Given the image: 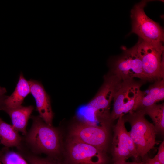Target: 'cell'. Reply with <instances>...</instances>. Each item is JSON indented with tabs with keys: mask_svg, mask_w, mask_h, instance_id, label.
Wrapping results in <instances>:
<instances>
[{
	"mask_svg": "<svg viewBox=\"0 0 164 164\" xmlns=\"http://www.w3.org/2000/svg\"><path fill=\"white\" fill-rule=\"evenodd\" d=\"M32 126L26 141L38 153L56 155L60 151V139L58 130L46 124L39 116H32Z\"/></svg>",
	"mask_w": 164,
	"mask_h": 164,
	"instance_id": "7a4b0ae2",
	"label": "cell"
},
{
	"mask_svg": "<svg viewBox=\"0 0 164 164\" xmlns=\"http://www.w3.org/2000/svg\"><path fill=\"white\" fill-rule=\"evenodd\" d=\"M6 92L7 91L5 88L0 86V110H1L4 101L7 97L5 95Z\"/></svg>",
	"mask_w": 164,
	"mask_h": 164,
	"instance_id": "ffe728a7",
	"label": "cell"
},
{
	"mask_svg": "<svg viewBox=\"0 0 164 164\" xmlns=\"http://www.w3.org/2000/svg\"><path fill=\"white\" fill-rule=\"evenodd\" d=\"M125 122L123 116L119 117L114 128L112 148L114 164L131 157L137 159L139 157Z\"/></svg>",
	"mask_w": 164,
	"mask_h": 164,
	"instance_id": "ba28073f",
	"label": "cell"
},
{
	"mask_svg": "<svg viewBox=\"0 0 164 164\" xmlns=\"http://www.w3.org/2000/svg\"><path fill=\"white\" fill-rule=\"evenodd\" d=\"M122 48V54L113 62L110 72L122 80L136 78L148 81L142 68L136 45L129 49L124 46Z\"/></svg>",
	"mask_w": 164,
	"mask_h": 164,
	"instance_id": "52a82bcc",
	"label": "cell"
},
{
	"mask_svg": "<svg viewBox=\"0 0 164 164\" xmlns=\"http://www.w3.org/2000/svg\"><path fill=\"white\" fill-rule=\"evenodd\" d=\"M143 109H138L123 116L125 121L129 122L130 135L135 145L138 156H144L156 142L157 131L154 125L145 118Z\"/></svg>",
	"mask_w": 164,
	"mask_h": 164,
	"instance_id": "6da1fadb",
	"label": "cell"
},
{
	"mask_svg": "<svg viewBox=\"0 0 164 164\" xmlns=\"http://www.w3.org/2000/svg\"><path fill=\"white\" fill-rule=\"evenodd\" d=\"M29 82L39 116L46 124L52 126L53 115L49 96L40 82L32 79Z\"/></svg>",
	"mask_w": 164,
	"mask_h": 164,
	"instance_id": "8fae6325",
	"label": "cell"
},
{
	"mask_svg": "<svg viewBox=\"0 0 164 164\" xmlns=\"http://www.w3.org/2000/svg\"><path fill=\"white\" fill-rule=\"evenodd\" d=\"M115 164H146L145 162H128L126 161H121Z\"/></svg>",
	"mask_w": 164,
	"mask_h": 164,
	"instance_id": "7402d4cb",
	"label": "cell"
},
{
	"mask_svg": "<svg viewBox=\"0 0 164 164\" xmlns=\"http://www.w3.org/2000/svg\"><path fill=\"white\" fill-rule=\"evenodd\" d=\"M136 46L148 81L164 79V48L162 43L147 42L139 39Z\"/></svg>",
	"mask_w": 164,
	"mask_h": 164,
	"instance_id": "277c9868",
	"label": "cell"
},
{
	"mask_svg": "<svg viewBox=\"0 0 164 164\" xmlns=\"http://www.w3.org/2000/svg\"><path fill=\"white\" fill-rule=\"evenodd\" d=\"M155 157L161 164H164V141L160 145L158 152Z\"/></svg>",
	"mask_w": 164,
	"mask_h": 164,
	"instance_id": "d6986e66",
	"label": "cell"
},
{
	"mask_svg": "<svg viewBox=\"0 0 164 164\" xmlns=\"http://www.w3.org/2000/svg\"><path fill=\"white\" fill-rule=\"evenodd\" d=\"M27 159L30 164H57L50 159L34 155L27 156Z\"/></svg>",
	"mask_w": 164,
	"mask_h": 164,
	"instance_id": "ac0fdd59",
	"label": "cell"
},
{
	"mask_svg": "<svg viewBox=\"0 0 164 164\" xmlns=\"http://www.w3.org/2000/svg\"><path fill=\"white\" fill-rule=\"evenodd\" d=\"M108 136L107 128L93 125L83 122L75 125L70 132V138L103 151L107 145Z\"/></svg>",
	"mask_w": 164,
	"mask_h": 164,
	"instance_id": "30bf717a",
	"label": "cell"
},
{
	"mask_svg": "<svg viewBox=\"0 0 164 164\" xmlns=\"http://www.w3.org/2000/svg\"><path fill=\"white\" fill-rule=\"evenodd\" d=\"M145 114L148 115L153 121L157 131L163 133L164 131V104H154L144 108Z\"/></svg>",
	"mask_w": 164,
	"mask_h": 164,
	"instance_id": "2e32d148",
	"label": "cell"
},
{
	"mask_svg": "<svg viewBox=\"0 0 164 164\" xmlns=\"http://www.w3.org/2000/svg\"><path fill=\"white\" fill-rule=\"evenodd\" d=\"M1 161H0V164H1Z\"/></svg>",
	"mask_w": 164,
	"mask_h": 164,
	"instance_id": "603a6c76",
	"label": "cell"
},
{
	"mask_svg": "<svg viewBox=\"0 0 164 164\" xmlns=\"http://www.w3.org/2000/svg\"><path fill=\"white\" fill-rule=\"evenodd\" d=\"M114 93L105 88H101L94 97L79 111L82 122L90 125L105 127L112 121L110 107Z\"/></svg>",
	"mask_w": 164,
	"mask_h": 164,
	"instance_id": "3957f363",
	"label": "cell"
},
{
	"mask_svg": "<svg viewBox=\"0 0 164 164\" xmlns=\"http://www.w3.org/2000/svg\"><path fill=\"white\" fill-rule=\"evenodd\" d=\"M146 164H161L155 156L152 158H149L145 162Z\"/></svg>",
	"mask_w": 164,
	"mask_h": 164,
	"instance_id": "44dd1931",
	"label": "cell"
},
{
	"mask_svg": "<svg viewBox=\"0 0 164 164\" xmlns=\"http://www.w3.org/2000/svg\"><path fill=\"white\" fill-rule=\"evenodd\" d=\"M22 138L12 125L5 122L0 118V142L7 147H19Z\"/></svg>",
	"mask_w": 164,
	"mask_h": 164,
	"instance_id": "9a60e30c",
	"label": "cell"
},
{
	"mask_svg": "<svg viewBox=\"0 0 164 164\" xmlns=\"http://www.w3.org/2000/svg\"><path fill=\"white\" fill-rule=\"evenodd\" d=\"M148 2V1H142L135 4L131 10V33L136 34L139 39L144 41L162 43L164 40L163 30L145 12L144 8Z\"/></svg>",
	"mask_w": 164,
	"mask_h": 164,
	"instance_id": "8992f818",
	"label": "cell"
},
{
	"mask_svg": "<svg viewBox=\"0 0 164 164\" xmlns=\"http://www.w3.org/2000/svg\"><path fill=\"white\" fill-rule=\"evenodd\" d=\"M34 107L33 106H21L14 108H9L2 107L1 110L6 112L9 116L13 127L23 135L26 134V127L29 118Z\"/></svg>",
	"mask_w": 164,
	"mask_h": 164,
	"instance_id": "4fadbf2b",
	"label": "cell"
},
{
	"mask_svg": "<svg viewBox=\"0 0 164 164\" xmlns=\"http://www.w3.org/2000/svg\"><path fill=\"white\" fill-rule=\"evenodd\" d=\"M146 81L133 79L122 80L114 95L111 113L112 121L137 110L141 87Z\"/></svg>",
	"mask_w": 164,
	"mask_h": 164,
	"instance_id": "5b68a950",
	"label": "cell"
},
{
	"mask_svg": "<svg viewBox=\"0 0 164 164\" xmlns=\"http://www.w3.org/2000/svg\"><path fill=\"white\" fill-rule=\"evenodd\" d=\"M30 93V88L29 81L21 73L15 90L5 99L3 107L14 108L22 106L24 99Z\"/></svg>",
	"mask_w": 164,
	"mask_h": 164,
	"instance_id": "5bb4252c",
	"label": "cell"
},
{
	"mask_svg": "<svg viewBox=\"0 0 164 164\" xmlns=\"http://www.w3.org/2000/svg\"><path fill=\"white\" fill-rule=\"evenodd\" d=\"M70 164H105L103 151L95 147L70 138L67 146Z\"/></svg>",
	"mask_w": 164,
	"mask_h": 164,
	"instance_id": "9c48e42d",
	"label": "cell"
},
{
	"mask_svg": "<svg viewBox=\"0 0 164 164\" xmlns=\"http://www.w3.org/2000/svg\"><path fill=\"white\" fill-rule=\"evenodd\" d=\"M164 98V80H156L144 91H141L137 110L151 106Z\"/></svg>",
	"mask_w": 164,
	"mask_h": 164,
	"instance_id": "7c38bea8",
	"label": "cell"
},
{
	"mask_svg": "<svg viewBox=\"0 0 164 164\" xmlns=\"http://www.w3.org/2000/svg\"><path fill=\"white\" fill-rule=\"evenodd\" d=\"M0 160L3 164H28L21 155L13 151L5 152L1 156Z\"/></svg>",
	"mask_w": 164,
	"mask_h": 164,
	"instance_id": "e0dca14e",
	"label": "cell"
}]
</instances>
